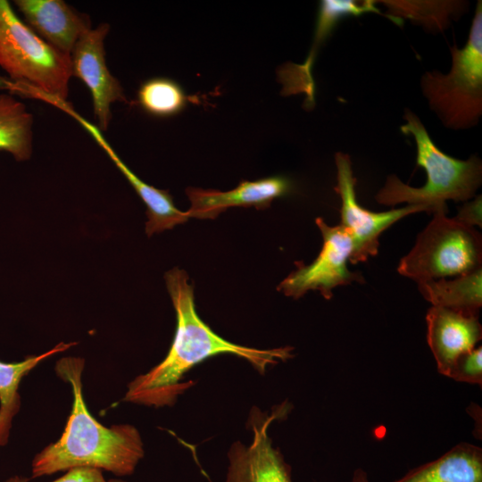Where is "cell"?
Returning a JSON list of instances; mask_svg holds the SVG:
<instances>
[{"label":"cell","mask_w":482,"mask_h":482,"mask_svg":"<svg viewBox=\"0 0 482 482\" xmlns=\"http://www.w3.org/2000/svg\"><path fill=\"white\" fill-rule=\"evenodd\" d=\"M168 292L175 309L177 327L166 357L128 386L125 402L150 407L173 406L189 388L186 373L208 358L229 353L243 358L261 374L269 366L293 357L291 346L257 349L228 341L215 333L196 312L193 286L187 272L174 268L165 274Z\"/></svg>","instance_id":"1"},{"label":"cell","mask_w":482,"mask_h":482,"mask_svg":"<svg viewBox=\"0 0 482 482\" xmlns=\"http://www.w3.org/2000/svg\"><path fill=\"white\" fill-rule=\"evenodd\" d=\"M84 366L80 357H63L55 364L58 377L71 386L72 407L60 438L33 458V478L75 468H93L124 477L133 474L144 457L141 435L134 426L107 428L88 411L82 390Z\"/></svg>","instance_id":"2"},{"label":"cell","mask_w":482,"mask_h":482,"mask_svg":"<svg viewBox=\"0 0 482 482\" xmlns=\"http://www.w3.org/2000/svg\"><path fill=\"white\" fill-rule=\"evenodd\" d=\"M401 132L411 136L416 143L417 165L427 173V181L420 187L403 183L396 175H389L375 195L378 203L395 205L406 203L420 205L428 212H445L446 201H469L474 198L482 182V162L476 155L467 160L453 158L442 152L433 142L418 115L405 109Z\"/></svg>","instance_id":"3"},{"label":"cell","mask_w":482,"mask_h":482,"mask_svg":"<svg viewBox=\"0 0 482 482\" xmlns=\"http://www.w3.org/2000/svg\"><path fill=\"white\" fill-rule=\"evenodd\" d=\"M0 87L25 96L67 101L71 75V56L37 35L0 0Z\"/></svg>","instance_id":"4"},{"label":"cell","mask_w":482,"mask_h":482,"mask_svg":"<svg viewBox=\"0 0 482 482\" xmlns=\"http://www.w3.org/2000/svg\"><path fill=\"white\" fill-rule=\"evenodd\" d=\"M452 65L447 73L424 72L420 91L429 109L449 129H469L482 116V2L477 3L466 44L449 47Z\"/></svg>","instance_id":"5"},{"label":"cell","mask_w":482,"mask_h":482,"mask_svg":"<svg viewBox=\"0 0 482 482\" xmlns=\"http://www.w3.org/2000/svg\"><path fill=\"white\" fill-rule=\"evenodd\" d=\"M403 256L398 272L419 284L458 277L481 267L482 239L473 228L438 211Z\"/></svg>","instance_id":"6"},{"label":"cell","mask_w":482,"mask_h":482,"mask_svg":"<svg viewBox=\"0 0 482 482\" xmlns=\"http://www.w3.org/2000/svg\"><path fill=\"white\" fill-rule=\"evenodd\" d=\"M323 245L317 258L309 265L296 262V270L291 272L277 289L285 295L298 299L310 290H318L326 299L333 295L332 289L353 281L364 282L359 272L350 271L353 243L349 232L341 225L328 226L322 218L316 219Z\"/></svg>","instance_id":"7"},{"label":"cell","mask_w":482,"mask_h":482,"mask_svg":"<svg viewBox=\"0 0 482 482\" xmlns=\"http://www.w3.org/2000/svg\"><path fill=\"white\" fill-rule=\"evenodd\" d=\"M337 186L335 191L341 199V226L351 235L353 251L352 264L366 262L378 253L379 236L402 218L428 210L420 205H406L383 212H374L360 205L355 194L356 179L353 177L351 158L347 154H335Z\"/></svg>","instance_id":"8"},{"label":"cell","mask_w":482,"mask_h":482,"mask_svg":"<svg viewBox=\"0 0 482 482\" xmlns=\"http://www.w3.org/2000/svg\"><path fill=\"white\" fill-rule=\"evenodd\" d=\"M279 407L270 416L253 407L247 421L253 431L249 445L235 442L228 452L229 467L225 482H293L291 467L273 447L268 435L272 420L286 413Z\"/></svg>","instance_id":"9"},{"label":"cell","mask_w":482,"mask_h":482,"mask_svg":"<svg viewBox=\"0 0 482 482\" xmlns=\"http://www.w3.org/2000/svg\"><path fill=\"white\" fill-rule=\"evenodd\" d=\"M110 29L108 23L91 28L79 37L71 54V75L88 88L97 128L102 131L111 123L112 104L127 103L122 86L106 64L104 40Z\"/></svg>","instance_id":"10"},{"label":"cell","mask_w":482,"mask_h":482,"mask_svg":"<svg viewBox=\"0 0 482 482\" xmlns=\"http://www.w3.org/2000/svg\"><path fill=\"white\" fill-rule=\"evenodd\" d=\"M376 1L322 0L320 4L313 43L309 55L303 64L287 63L278 70V79L285 96L303 93L306 108L314 105L315 85L312 69L317 52L336 28L340 20L347 16H358L366 12L380 13Z\"/></svg>","instance_id":"11"},{"label":"cell","mask_w":482,"mask_h":482,"mask_svg":"<svg viewBox=\"0 0 482 482\" xmlns=\"http://www.w3.org/2000/svg\"><path fill=\"white\" fill-rule=\"evenodd\" d=\"M292 181L284 176H272L253 181L243 180L229 191L189 187L186 193L191 203L187 213L190 218L215 219L230 207L268 208L271 202L288 195Z\"/></svg>","instance_id":"12"},{"label":"cell","mask_w":482,"mask_h":482,"mask_svg":"<svg viewBox=\"0 0 482 482\" xmlns=\"http://www.w3.org/2000/svg\"><path fill=\"white\" fill-rule=\"evenodd\" d=\"M25 23L57 51L71 56L90 19L62 0H14Z\"/></svg>","instance_id":"13"},{"label":"cell","mask_w":482,"mask_h":482,"mask_svg":"<svg viewBox=\"0 0 482 482\" xmlns=\"http://www.w3.org/2000/svg\"><path fill=\"white\" fill-rule=\"evenodd\" d=\"M426 321L428 344L437 370L444 376H447L458 357L474 349L482 338V327L477 316L432 306Z\"/></svg>","instance_id":"14"},{"label":"cell","mask_w":482,"mask_h":482,"mask_svg":"<svg viewBox=\"0 0 482 482\" xmlns=\"http://www.w3.org/2000/svg\"><path fill=\"white\" fill-rule=\"evenodd\" d=\"M75 119L82 124L98 145L106 152L146 205L148 220L145 223V232L148 237L154 233L170 229L179 224L186 222L189 219L187 212H182L174 205L172 196L168 191L148 185L133 173L106 142L97 127L79 115H77Z\"/></svg>","instance_id":"15"},{"label":"cell","mask_w":482,"mask_h":482,"mask_svg":"<svg viewBox=\"0 0 482 482\" xmlns=\"http://www.w3.org/2000/svg\"><path fill=\"white\" fill-rule=\"evenodd\" d=\"M394 482H482V449L460 443Z\"/></svg>","instance_id":"16"},{"label":"cell","mask_w":482,"mask_h":482,"mask_svg":"<svg viewBox=\"0 0 482 482\" xmlns=\"http://www.w3.org/2000/svg\"><path fill=\"white\" fill-rule=\"evenodd\" d=\"M386 14L400 24L408 20L430 33H440L465 14L469 2L460 0H380Z\"/></svg>","instance_id":"17"},{"label":"cell","mask_w":482,"mask_h":482,"mask_svg":"<svg viewBox=\"0 0 482 482\" xmlns=\"http://www.w3.org/2000/svg\"><path fill=\"white\" fill-rule=\"evenodd\" d=\"M423 297L432 303L461 313L477 316L482 306V268L456 277L419 284Z\"/></svg>","instance_id":"18"},{"label":"cell","mask_w":482,"mask_h":482,"mask_svg":"<svg viewBox=\"0 0 482 482\" xmlns=\"http://www.w3.org/2000/svg\"><path fill=\"white\" fill-rule=\"evenodd\" d=\"M34 118L27 106L12 94L0 93V151L18 162L30 158L33 152Z\"/></svg>","instance_id":"19"},{"label":"cell","mask_w":482,"mask_h":482,"mask_svg":"<svg viewBox=\"0 0 482 482\" xmlns=\"http://www.w3.org/2000/svg\"><path fill=\"white\" fill-rule=\"evenodd\" d=\"M75 345L74 342H62L42 354L28 356L18 362L0 361V424L6 435L10 436L13 418L20 410L19 386L21 379L43 360Z\"/></svg>","instance_id":"20"},{"label":"cell","mask_w":482,"mask_h":482,"mask_svg":"<svg viewBox=\"0 0 482 482\" xmlns=\"http://www.w3.org/2000/svg\"><path fill=\"white\" fill-rule=\"evenodd\" d=\"M188 96L180 85L164 77L144 81L137 91V102L147 113L156 117H170L179 113L187 105Z\"/></svg>","instance_id":"21"},{"label":"cell","mask_w":482,"mask_h":482,"mask_svg":"<svg viewBox=\"0 0 482 482\" xmlns=\"http://www.w3.org/2000/svg\"><path fill=\"white\" fill-rule=\"evenodd\" d=\"M446 377L459 382L481 386L482 347H475L458 357Z\"/></svg>","instance_id":"22"},{"label":"cell","mask_w":482,"mask_h":482,"mask_svg":"<svg viewBox=\"0 0 482 482\" xmlns=\"http://www.w3.org/2000/svg\"><path fill=\"white\" fill-rule=\"evenodd\" d=\"M3 482H29L27 478L12 476ZM52 482H127L120 478H105L103 471L93 468H75Z\"/></svg>","instance_id":"23"},{"label":"cell","mask_w":482,"mask_h":482,"mask_svg":"<svg viewBox=\"0 0 482 482\" xmlns=\"http://www.w3.org/2000/svg\"><path fill=\"white\" fill-rule=\"evenodd\" d=\"M482 198L481 195H477L470 201H467L454 217L455 220L461 223L469 226H479L482 225Z\"/></svg>","instance_id":"24"},{"label":"cell","mask_w":482,"mask_h":482,"mask_svg":"<svg viewBox=\"0 0 482 482\" xmlns=\"http://www.w3.org/2000/svg\"><path fill=\"white\" fill-rule=\"evenodd\" d=\"M350 482H370L368 475L365 470L362 469H356L353 471L352 479Z\"/></svg>","instance_id":"25"},{"label":"cell","mask_w":482,"mask_h":482,"mask_svg":"<svg viewBox=\"0 0 482 482\" xmlns=\"http://www.w3.org/2000/svg\"><path fill=\"white\" fill-rule=\"evenodd\" d=\"M9 439V436H7L4 431L3 430V428L0 424V447L4 445Z\"/></svg>","instance_id":"26"}]
</instances>
